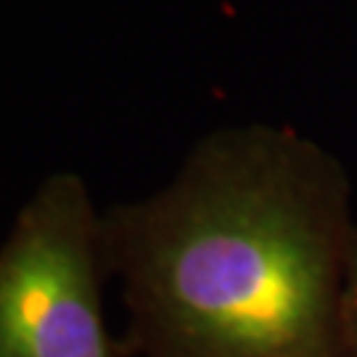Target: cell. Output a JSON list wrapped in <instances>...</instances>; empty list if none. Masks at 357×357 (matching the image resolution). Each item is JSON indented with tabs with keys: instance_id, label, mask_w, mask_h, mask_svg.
Returning a JSON list of instances; mask_svg holds the SVG:
<instances>
[{
	"instance_id": "obj_2",
	"label": "cell",
	"mask_w": 357,
	"mask_h": 357,
	"mask_svg": "<svg viewBox=\"0 0 357 357\" xmlns=\"http://www.w3.org/2000/svg\"><path fill=\"white\" fill-rule=\"evenodd\" d=\"M103 212L56 172L0 243V357H125L103 315Z\"/></svg>"
},
{
	"instance_id": "obj_1",
	"label": "cell",
	"mask_w": 357,
	"mask_h": 357,
	"mask_svg": "<svg viewBox=\"0 0 357 357\" xmlns=\"http://www.w3.org/2000/svg\"><path fill=\"white\" fill-rule=\"evenodd\" d=\"M357 217L344 165L283 125L206 135L178 175L103 212L125 357H349Z\"/></svg>"
},
{
	"instance_id": "obj_3",
	"label": "cell",
	"mask_w": 357,
	"mask_h": 357,
	"mask_svg": "<svg viewBox=\"0 0 357 357\" xmlns=\"http://www.w3.org/2000/svg\"><path fill=\"white\" fill-rule=\"evenodd\" d=\"M344 336L349 357H357V230L352 241V255H349V268H347L344 283Z\"/></svg>"
}]
</instances>
